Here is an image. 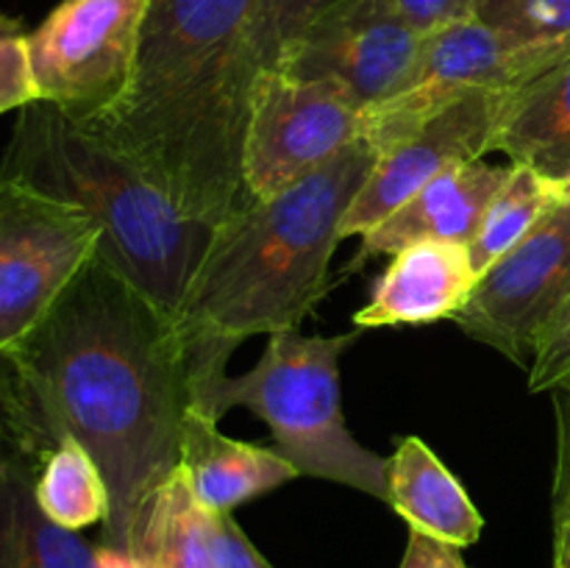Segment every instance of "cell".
<instances>
[{
    "instance_id": "obj_18",
    "label": "cell",
    "mask_w": 570,
    "mask_h": 568,
    "mask_svg": "<svg viewBox=\"0 0 570 568\" xmlns=\"http://www.w3.org/2000/svg\"><path fill=\"white\" fill-rule=\"evenodd\" d=\"M493 150L532 165L570 195V59L518 87Z\"/></svg>"
},
{
    "instance_id": "obj_10",
    "label": "cell",
    "mask_w": 570,
    "mask_h": 568,
    "mask_svg": "<svg viewBox=\"0 0 570 568\" xmlns=\"http://www.w3.org/2000/svg\"><path fill=\"white\" fill-rule=\"evenodd\" d=\"M570 301V198L479 276L454 317L468 337L532 368L551 323Z\"/></svg>"
},
{
    "instance_id": "obj_28",
    "label": "cell",
    "mask_w": 570,
    "mask_h": 568,
    "mask_svg": "<svg viewBox=\"0 0 570 568\" xmlns=\"http://www.w3.org/2000/svg\"><path fill=\"white\" fill-rule=\"evenodd\" d=\"M399 568H471L462 560L460 549L443 540L432 538L410 529V543H406L404 560Z\"/></svg>"
},
{
    "instance_id": "obj_27",
    "label": "cell",
    "mask_w": 570,
    "mask_h": 568,
    "mask_svg": "<svg viewBox=\"0 0 570 568\" xmlns=\"http://www.w3.org/2000/svg\"><path fill=\"white\" fill-rule=\"evenodd\" d=\"M393 6L421 37H429L456 22L476 20L482 0H393Z\"/></svg>"
},
{
    "instance_id": "obj_20",
    "label": "cell",
    "mask_w": 570,
    "mask_h": 568,
    "mask_svg": "<svg viewBox=\"0 0 570 568\" xmlns=\"http://www.w3.org/2000/svg\"><path fill=\"white\" fill-rule=\"evenodd\" d=\"M568 198L570 195L560 182L534 170L532 165L512 161L510 178L495 193V198L490 200L488 212L479 223L476 237L468 245L479 276L488 267H493L507 251L515 248L549 212L566 204Z\"/></svg>"
},
{
    "instance_id": "obj_15",
    "label": "cell",
    "mask_w": 570,
    "mask_h": 568,
    "mask_svg": "<svg viewBox=\"0 0 570 568\" xmlns=\"http://www.w3.org/2000/svg\"><path fill=\"white\" fill-rule=\"evenodd\" d=\"M510 170L512 161L490 165L484 159L451 167L449 173L429 182L401 209H395L387 221L371 228L362 237L360 251L345 273L360 271L367 259L395 254L404 245L421 243V239H451V243L471 245L490 200L504 187Z\"/></svg>"
},
{
    "instance_id": "obj_3",
    "label": "cell",
    "mask_w": 570,
    "mask_h": 568,
    "mask_svg": "<svg viewBox=\"0 0 570 568\" xmlns=\"http://www.w3.org/2000/svg\"><path fill=\"white\" fill-rule=\"evenodd\" d=\"M376 159V145L356 139L304 182L215 226L176 315L193 399L226 373L243 340L293 332L326 298L340 226Z\"/></svg>"
},
{
    "instance_id": "obj_19",
    "label": "cell",
    "mask_w": 570,
    "mask_h": 568,
    "mask_svg": "<svg viewBox=\"0 0 570 568\" xmlns=\"http://www.w3.org/2000/svg\"><path fill=\"white\" fill-rule=\"evenodd\" d=\"M128 555L137 557L142 568H215L209 512L189 490L181 466L142 505Z\"/></svg>"
},
{
    "instance_id": "obj_12",
    "label": "cell",
    "mask_w": 570,
    "mask_h": 568,
    "mask_svg": "<svg viewBox=\"0 0 570 568\" xmlns=\"http://www.w3.org/2000/svg\"><path fill=\"white\" fill-rule=\"evenodd\" d=\"M515 92L518 89H476L462 95L421 123L410 137L379 154L371 176L345 212L340 237H365L429 182L451 167L484 159V154L495 148Z\"/></svg>"
},
{
    "instance_id": "obj_14",
    "label": "cell",
    "mask_w": 570,
    "mask_h": 568,
    "mask_svg": "<svg viewBox=\"0 0 570 568\" xmlns=\"http://www.w3.org/2000/svg\"><path fill=\"white\" fill-rule=\"evenodd\" d=\"M479 273L471 248L451 239H421L395 251L371 290V298L354 315V329L417 326L451 317L471 301Z\"/></svg>"
},
{
    "instance_id": "obj_32",
    "label": "cell",
    "mask_w": 570,
    "mask_h": 568,
    "mask_svg": "<svg viewBox=\"0 0 570 568\" xmlns=\"http://www.w3.org/2000/svg\"><path fill=\"white\" fill-rule=\"evenodd\" d=\"M9 376H11V360H9V354H6V351H0V393H3Z\"/></svg>"
},
{
    "instance_id": "obj_2",
    "label": "cell",
    "mask_w": 570,
    "mask_h": 568,
    "mask_svg": "<svg viewBox=\"0 0 570 568\" xmlns=\"http://www.w3.org/2000/svg\"><path fill=\"white\" fill-rule=\"evenodd\" d=\"M262 0H148L128 92L95 126L189 217L220 226L250 204L243 145Z\"/></svg>"
},
{
    "instance_id": "obj_16",
    "label": "cell",
    "mask_w": 570,
    "mask_h": 568,
    "mask_svg": "<svg viewBox=\"0 0 570 568\" xmlns=\"http://www.w3.org/2000/svg\"><path fill=\"white\" fill-rule=\"evenodd\" d=\"M178 466L198 505L209 512H232L243 501L301 477L298 468L276 449L226 438L215 418L195 407L184 418Z\"/></svg>"
},
{
    "instance_id": "obj_11",
    "label": "cell",
    "mask_w": 570,
    "mask_h": 568,
    "mask_svg": "<svg viewBox=\"0 0 570 568\" xmlns=\"http://www.w3.org/2000/svg\"><path fill=\"white\" fill-rule=\"evenodd\" d=\"M421 48L423 37L393 0H340L306 28L278 70L334 84L367 111L406 87Z\"/></svg>"
},
{
    "instance_id": "obj_30",
    "label": "cell",
    "mask_w": 570,
    "mask_h": 568,
    "mask_svg": "<svg viewBox=\"0 0 570 568\" xmlns=\"http://www.w3.org/2000/svg\"><path fill=\"white\" fill-rule=\"evenodd\" d=\"M554 568H570V484L554 496Z\"/></svg>"
},
{
    "instance_id": "obj_9",
    "label": "cell",
    "mask_w": 570,
    "mask_h": 568,
    "mask_svg": "<svg viewBox=\"0 0 570 568\" xmlns=\"http://www.w3.org/2000/svg\"><path fill=\"white\" fill-rule=\"evenodd\" d=\"M570 59L554 48L527 45L484 20L423 37L421 59L401 92L367 109L365 137L379 154L410 137L421 123L476 89H518Z\"/></svg>"
},
{
    "instance_id": "obj_13",
    "label": "cell",
    "mask_w": 570,
    "mask_h": 568,
    "mask_svg": "<svg viewBox=\"0 0 570 568\" xmlns=\"http://www.w3.org/2000/svg\"><path fill=\"white\" fill-rule=\"evenodd\" d=\"M45 449L0 410V568H95L81 532L59 527L37 501Z\"/></svg>"
},
{
    "instance_id": "obj_5",
    "label": "cell",
    "mask_w": 570,
    "mask_h": 568,
    "mask_svg": "<svg viewBox=\"0 0 570 568\" xmlns=\"http://www.w3.org/2000/svg\"><path fill=\"white\" fill-rule=\"evenodd\" d=\"M360 334L362 329L334 337L298 329L267 334L248 373H223L195 395L193 407L215 421L234 407L254 412L301 477L328 479L387 505V457L373 454L351 434L340 399V360Z\"/></svg>"
},
{
    "instance_id": "obj_29",
    "label": "cell",
    "mask_w": 570,
    "mask_h": 568,
    "mask_svg": "<svg viewBox=\"0 0 570 568\" xmlns=\"http://www.w3.org/2000/svg\"><path fill=\"white\" fill-rule=\"evenodd\" d=\"M557 412V468H554V496L570 484V388L551 390Z\"/></svg>"
},
{
    "instance_id": "obj_22",
    "label": "cell",
    "mask_w": 570,
    "mask_h": 568,
    "mask_svg": "<svg viewBox=\"0 0 570 568\" xmlns=\"http://www.w3.org/2000/svg\"><path fill=\"white\" fill-rule=\"evenodd\" d=\"M337 3L340 0H262L248 39V67L254 78L259 72L278 70L306 28Z\"/></svg>"
},
{
    "instance_id": "obj_1",
    "label": "cell",
    "mask_w": 570,
    "mask_h": 568,
    "mask_svg": "<svg viewBox=\"0 0 570 568\" xmlns=\"http://www.w3.org/2000/svg\"><path fill=\"white\" fill-rule=\"evenodd\" d=\"M9 360L0 410L45 451L72 438L95 457L109 488L100 543L128 551L139 510L181 462L193 382L176 317L95 251Z\"/></svg>"
},
{
    "instance_id": "obj_31",
    "label": "cell",
    "mask_w": 570,
    "mask_h": 568,
    "mask_svg": "<svg viewBox=\"0 0 570 568\" xmlns=\"http://www.w3.org/2000/svg\"><path fill=\"white\" fill-rule=\"evenodd\" d=\"M95 568H142V562L134 555H128V551L98 543V549H95Z\"/></svg>"
},
{
    "instance_id": "obj_25",
    "label": "cell",
    "mask_w": 570,
    "mask_h": 568,
    "mask_svg": "<svg viewBox=\"0 0 570 568\" xmlns=\"http://www.w3.org/2000/svg\"><path fill=\"white\" fill-rule=\"evenodd\" d=\"M557 388H570V301L546 332L529 368L532 393H551Z\"/></svg>"
},
{
    "instance_id": "obj_24",
    "label": "cell",
    "mask_w": 570,
    "mask_h": 568,
    "mask_svg": "<svg viewBox=\"0 0 570 568\" xmlns=\"http://www.w3.org/2000/svg\"><path fill=\"white\" fill-rule=\"evenodd\" d=\"M33 100L39 98L28 56V33L17 17L0 11V115L20 111Z\"/></svg>"
},
{
    "instance_id": "obj_21",
    "label": "cell",
    "mask_w": 570,
    "mask_h": 568,
    "mask_svg": "<svg viewBox=\"0 0 570 568\" xmlns=\"http://www.w3.org/2000/svg\"><path fill=\"white\" fill-rule=\"evenodd\" d=\"M37 501L50 521L70 532L104 523L109 512V488L95 457L78 440L61 438L45 451L37 477Z\"/></svg>"
},
{
    "instance_id": "obj_8",
    "label": "cell",
    "mask_w": 570,
    "mask_h": 568,
    "mask_svg": "<svg viewBox=\"0 0 570 568\" xmlns=\"http://www.w3.org/2000/svg\"><path fill=\"white\" fill-rule=\"evenodd\" d=\"M367 111L328 81L282 70L254 78L243 145V182L250 200H265L304 182L365 137Z\"/></svg>"
},
{
    "instance_id": "obj_4",
    "label": "cell",
    "mask_w": 570,
    "mask_h": 568,
    "mask_svg": "<svg viewBox=\"0 0 570 568\" xmlns=\"http://www.w3.org/2000/svg\"><path fill=\"white\" fill-rule=\"evenodd\" d=\"M0 176L81 206L98 221V254L178 315L215 226L189 217L131 156L45 100L17 111Z\"/></svg>"
},
{
    "instance_id": "obj_6",
    "label": "cell",
    "mask_w": 570,
    "mask_h": 568,
    "mask_svg": "<svg viewBox=\"0 0 570 568\" xmlns=\"http://www.w3.org/2000/svg\"><path fill=\"white\" fill-rule=\"evenodd\" d=\"M148 0H61L28 33L37 98L78 126L109 115L134 76Z\"/></svg>"
},
{
    "instance_id": "obj_17",
    "label": "cell",
    "mask_w": 570,
    "mask_h": 568,
    "mask_svg": "<svg viewBox=\"0 0 570 568\" xmlns=\"http://www.w3.org/2000/svg\"><path fill=\"white\" fill-rule=\"evenodd\" d=\"M387 505L410 529L468 549L482 538L484 518L460 479L421 438H404L387 457Z\"/></svg>"
},
{
    "instance_id": "obj_26",
    "label": "cell",
    "mask_w": 570,
    "mask_h": 568,
    "mask_svg": "<svg viewBox=\"0 0 570 568\" xmlns=\"http://www.w3.org/2000/svg\"><path fill=\"white\" fill-rule=\"evenodd\" d=\"M209 543L215 568H273L239 529L232 512H209Z\"/></svg>"
},
{
    "instance_id": "obj_7",
    "label": "cell",
    "mask_w": 570,
    "mask_h": 568,
    "mask_svg": "<svg viewBox=\"0 0 570 568\" xmlns=\"http://www.w3.org/2000/svg\"><path fill=\"white\" fill-rule=\"evenodd\" d=\"M98 243L87 209L0 176V351L39 326Z\"/></svg>"
},
{
    "instance_id": "obj_23",
    "label": "cell",
    "mask_w": 570,
    "mask_h": 568,
    "mask_svg": "<svg viewBox=\"0 0 570 568\" xmlns=\"http://www.w3.org/2000/svg\"><path fill=\"white\" fill-rule=\"evenodd\" d=\"M479 20L527 45L570 56V0H482Z\"/></svg>"
}]
</instances>
